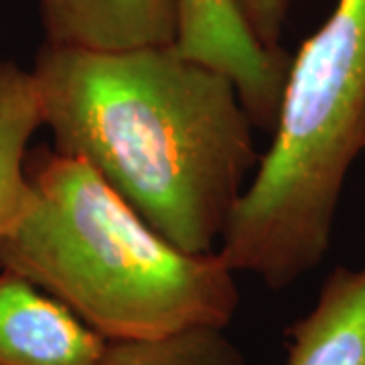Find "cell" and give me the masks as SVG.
Wrapping results in <instances>:
<instances>
[{"instance_id":"obj_1","label":"cell","mask_w":365,"mask_h":365,"mask_svg":"<svg viewBox=\"0 0 365 365\" xmlns=\"http://www.w3.org/2000/svg\"><path fill=\"white\" fill-rule=\"evenodd\" d=\"M31 73L57 153L86 160L177 248L220 250L262 157L234 79L177 43H45Z\"/></svg>"},{"instance_id":"obj_2","label":"cell","mask_w":365,"mask_h":365,"mask_svg":"<svg viewBox=\"0 0 365 365\" xmlns=\"http://www.w3.org/2000/svg\"><path fill=\"white\" fill-rule=\"evenodd\" d=\"M26 177L25 207L0 235V270L31 280L106 341L232 323L240 290L220 252L170 244L81 158L37 148Z\"/></svg>"},{"instance_id":"obj_3","label":"cell","mask_w":365,"mask_h":365,"mask_svg":"<svg viewBox=\"0 0 365 365\" xmlns=\"http://www.w3.org/2000/svg\"><path fill=\"white\" fill-rule=\"evenodd\" d=\"M364 153L365 0H337L290 59L272 143L217 250L225 264L272 290L314 270Z\"/></svg>"},{"instance_id":"obj_4","label":"cell","mask_w":365,"mask_h":365,"mask_svg":"<svg viewBox=\"0 0 365 365\" xmlns=\"http://www.w3.org/2000/svg\"><path fill=\"white\" fill-rule=\"evenodd\" d=\"M177 47L234 79L254 124L272 130L290 59L262 47L234 0H177Z\"/></svg>"},{"instance_id":"obj_5","label":"cell","mask_w":365,"mask_h":365,"mask_svg":"<svg viewBox=\"0 0 365 365\" xmlns=\"http://www.w3.org/2000/svg\"><path fill=\"white\" fill-rule=\"evenodd\" d=\"M106 345L66 304L0 270V365H98Z\"/></svg>"},{"instance_id":"obj_6","label":"cell","mask_w":365,"mask_h":365,"mask_svg":"<svg viewBox=\"0 0 365 365\" xmlns=\"http://www.w3.org/2000/svg\"><path fill=\"white\" fill-rule=\"evenodd\" d=\"M45 43L79 49H134L177 43V0H39Z\"/></svg>"},{"instance_id":"obj_7","label":"cell","mask_w":365,"mask_h":365,"mask_svg":"<svg viewBox=\"0 0 365 365\" xmlns=\"http://www.w3.org/2000/svg\"><path fill=\"white\" fill-rule=\"evenodd\" d=\"M287 335V365H365V266L335 268Z\"/></svg>"},{"instance_id":"obj_8","label":"cell","mask_w":365,"mask_h":365,"mask_svg":"<svg viewBox=\"0 0 365 365\" xmlns=\"http://www.w3.org/2000/svg\"><path fill=\"white\" fill-rule=\"evenodd\" d=\"M43 126L31 71L0 59V235L21 215L29 195V143Z\"/></svg>"},{"instance_id":"obj_9","label":"cell","mask_w":365,"mask_h":365,"mask_svg":"<svg viewBox=\"0 0 365 365\" xmlns=\"http://www.w3.org/2000/svg\"><path fill=\"white\" fill-rule=\"evenodd\" d=\"M98 365H248L225 329L197 327L165 337L108 341Z\"/></svg>"},{"instance_id":"obj_10","label":"cell","mask_w":365,"mask_h":365,"mask_svg":"<svg viewBox=\"0 0 365 365\" xmlns=\"http://www.w3.org/2000/svg\"><path fill=\"white\" fill-rule=\"evenodd\" d=\"M250 33L262 47L278 51L292 0H234Z\"/></svg>"}]
</instances>
